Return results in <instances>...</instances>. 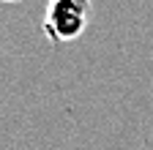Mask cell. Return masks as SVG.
<instances>
[{"mask_svg":"<svg viewBox=\"0 0 153 150\" xmlns=\"http://www.w3.org/2000/svg\"><path fill=\"white\" fill-rule=\"evenodd\" d=\"M90 14H93L90 0H49L41 30L55 44L76 41L85 33V27L90 22Z\"/></svg>","mask_w":153,"mask_h":150,"instance_id":"cell-1","label":"cell"},{"mask_svg":"<svg viewBox=\"0 0 153 150\" xmlns=\"http://www.w3.org/2000/svg\"><path fill=\"white\" fill-rule=\"evenodd\" d=\"M0 3H16V0H0Z\"/></svg>","mask_w":153,"mask_h":150,"instance_id":"cell-2","label":"cell"}]
</instances>
